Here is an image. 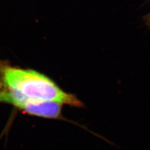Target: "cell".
Listing matches in <instances>:
<instances>
[{"label":"cell","mask_w":150,"mask_h":150,"mask_svg":"<svg viewBox=\"0 0 150 150\" xmlns=\"http://www.w3.org/2000/svg\"><path fill=\"white\" fill-rule=\"evenodd\" d=\"M0 82L28 99L56 101L81 108L83 103L76 96L64 92L52 79L33 69L13 67L0 61Z\"/></svg>","instance_id":"cell-1"},{"label":"cell","mask_w":150,"mask_h":150,"mask_svg":"<svg viewBox=\"0 0 150 150\" xmlns=\"http://www.w3.org/2000/svg\"><path fill=\"white\" fill-rule=\"evenodd\" d=\"M0 103L13 105L26 113L41 118L63 119V105L56 101L28 99L0 82Z\"/></svg>","instance_id":"cell-2"}]
</instances>
